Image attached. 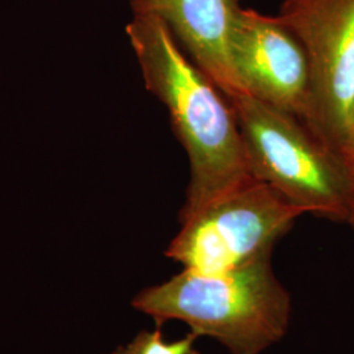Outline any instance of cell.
Wrapping results in <instances>:
<instances>
[{"mask_svg": "<svg viewBox=\"0 0 354 354\" xmlns=\"http://www.w3.org/2000/svg\"><path fill=\"white\" fill-rule=\"evenodd\" d=\"M198 336L189 332L187 336L165 342L160 329L143 330L134 337L136 353L134 354H198L194 349V342Z\"/></svg>", "mask_w": 354, "mask_h": 354, "instance_id": "8", "label": "cell"}, {"mask_svg": "<svg viewBox=\"0 0 354 354\" xmlns=\"http://www.w3.org/2000/svg\"><path fill=\"white\" fill-rule=\"evenodd\" d=\"M131 304L158 324H187L230 354H264L290 326V294L273 270L272 256L222 273L183 269L140 291Z\"/></svg>", "mask_w": 354, "mask_h": 354, "instance_id": "2", "label": "cell"}, {"mask_svg": "<svg viewBox=\"0 0 354 354\" xmlns=\"http://www.w3.org/2000/svg\"><path fill=\"white\" fill-rule=\"evenodd\" d=\"M277 17L299 39L308 59L304 125L342 162L354 102V0H283Z\"/></svg>", "mask_w": 354, "mask_h": 354, "instance_id": "5", "label": "cell"}, {"mask_svg": "<svg viewBox=\"0 0 354 354\" xmlns=\"http://www.w3.org/2000/svg\"><path fill=\"white\" fill-rule=\"evenodd\" d=\"M342 162L353 183L354 188V102L352 109H351L349 121H348L345 143H344V149H342Z\"/></svg>", "mask_w": 354, "mask_h": 354, "instance_id": "9", "label": "cell"}, {"mask_svg": "<svg viewBox=\"0 0 354 354\" xmlns=\"http://www.w3.org/2000/svg\"><path fill=\"white\" fill-rule=\"evenodd\" d=\"M348 225H351V226H353L354 227V194L353 201H352V212H351V218H349V222H348Z\"/></svg>", "mask_w": 354, "mask_h": 354, "instance_id": "11", "label": "cell"}, {"mask_svg": "<svg viewBox=\"0 0 354 354\" xmlns=\"http://www.w3.org/2000/svg\"><path fill=\"white\" fill-rule=\"evenodd\" d=\"M232 68L245 92L304 124L310 66L302 44L277 16L241 7L228 39Z\"/></svg>", "mask_w": 354, "mask_h": 354, "instance_id": "6", "label": "cell"}, {"mask_svg": "<svg viewBox=\"0 0 354 354\" xmlns=\"http://www.w3.org/2000/svg\"><path fill=\"white\" fill-rule=\"evenodd\" d=\"M134 15L159 17L222 93L244 91L230 61L228 39L241 0H130Z\"/></svg>", "mask_w": 354, "mask_h": 354, "instance_id": "7", "label": "cell"}, {"mask_svg": "<svg viewBox=\"0 0 354 354\" xmlns=\"http://www.w3.org/2000/svg\"><path fill=\"white\" fill-rule=\"evenodd\" d=\"M304 212L252 180L181 221L165 256L198 273H222L272 256Z\"/></svg>", "mask_w": 354, "mask_h": 354, "instance_id": "4", "label": "cell"}, {"mask_svg": "<svg viewBox=\"0 0 354 354\" xmlns=\"http://www.w3.org/2000/svg\"><path fill=\"white\" fill-rule=\"evenodd\" d=\"M136 353V345L134 342H129L127 345H121L118 346L114 352L111 354H134Z\"/></svg>", "mask_w": 354, "mask_h": 354, "instance_id": "10", "label": "cell"}, {"mask_svg": "<svg viewBox=\"0 0 354 354\" xmlns=\"http://www.w3.org/2000/svg\"><path fill=\"white\" fill-rule=\"evenodd\" d=\"M127 33L146 87L167 106L188 155L189 184L181 222L256 178L227 97L185 55L168 26L159 17L134 15Z\"/></svg>", "mask_w": 354, "mask_h": 354, "instance_id": "1", "label": "cell"}, {"mask_svg": "<svg viewBox=\"0 0 354 354\" xmlns=\"http://www.w3.org/2000/svg\"><path fill=\"white\" fill-rule=\"evenodd\" d=\"M227 100L236 114L252 176L304 214L348 223L353 183L342 162L304 122L245 91Z\"/></svg>", "mask_w": 354, "mask_h": 354, "instance_id": "3", "label": "cell"}]
</instances>
